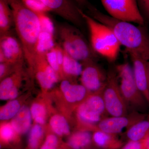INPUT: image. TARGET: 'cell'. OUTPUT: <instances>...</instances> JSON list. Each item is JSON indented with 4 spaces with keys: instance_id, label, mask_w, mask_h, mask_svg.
Returning <instances> with one entry per match:
<instances>
[{
    "instance_id": "obj_7",
    "label": "cell",
    "mask_w": 149,
    "mask_h": 149,
    "mask_svg": "<svg viewBox=\"0 0 149 149\" xmlns=\"http://www.w3.org/2000/svg\"><path fill=\"white\" fill-rule=\"evenodd\" d=\"M110 16L144 25L145 21L136 0H100Z\"/></svg>"
},
{
    "instance_id": "obj_8",
    "label": "cell",
    "mask_w": 149,
    "mask_h": 149,
    "mask_svg": "<svg viewBox=\"0 0 149 149\" xmlns=\"http://www.w3.org/2000/svg\"><path fill=\"white\" fill-rule=\"evenodd\" d=\"M83 65L80 75L81 84L91 93L104 91L106 85L107 74L95 60L81 63Z\"/></svg>"
},
{
    "instance_id": "obj_37",
    "label": "cell",
    "mask_w": 149,
    "mask_h": 149,
    "mask_svg": "<svg viewBox=\"0 0 149 149\" xmlns=\"http://www.w3.org/2000/svg\"><path fill=\"white\" fill-rule=\"evenodd\" d=\"M92 147V146H91V147H90V148H88L85 149H92V148H93V147Z\"/></svg>"
},
{
    "instance_id": "obj_11",
    "label": "cell",
    "mask_w": 149,
    "mask_h": 149,
    "mask_svg": "<svg viewBox=\"0 0 149 149\" xmlns=\"http://www.w3.org/2000/svg\"><path fill=\"white\" fill-rule=\"evenodd\" d=\"M34 74L43 90L48 91L60 80L58 75L48 63L45 54L37 52L35 57Z\"/></svg>"
},
{
    "instance_id": "obj_9",
    "label": "cell",
    "mask_w": 149,
    "mask_h": 149,
    "mask_svg": "<svg viewBox=\"0 0 149 149\" xmlns=\"http://www.w3.org/2000/svg\"><path fill=\"white\" fill-rule=\"evenodd\" d=\"M148 115L146 113L134 110L123 116L106 117L97 123V131L118 135L124 128L127 129L144 119Z\"/></svg>"
},
{
    "instance_id": "obj_13",
    "label": "cell",
    "mask_w": 149,
    "mask_h": 149,
    "mask_svg": "<svg viewBox=\"0 0 149 149\" xmlns=\"http://www.w3.org/2000/svg\"><path fill=\"white\" fill-rule=\"evenodd\" d=\"M60 88L65 100L72 105L75 109L85 101L91 93L82 84L68 79L62 80Z\"/></svg>"
},
{
    "instance_id": "obj_21",
    "label": "cell",
    "mask_w": 149,
    "mask_h": 149,
    "mask_svg": "<svg viewBox=\"0 0 149 149\" xmlns=\"http://www.w3.org/2000/svg\"><path fill=\"white\" fill-rule=\"evenodd\" d=\"M64 50V49H63ZM83 70L82 63L64 50L62 70L64 79L74 80L80 76Z\"/></svg>"
},
{
    "instance_id": "obj_22",
    "label": "cell",
    "mask_w": 149,
    "mask_h": 149,
    "mask_svg": "<svg viewBox=\"0 0 149 149\" xmlns=\"http://www.w3.org/2000/svg\"><path fill=\"white\" fill-rule=\"evenodd\" d=\"M103 93V91L90 93L83 103L88 109L104 118L109 114L106 108Z\"/></svg>"
},
{
    "instance_id": "obj_24",
    "label": "cell",
    "mask_w": 149,
    "mask_h": 149,
    "mask_svg": "<svg viewBox=\"0 0 149 149\" xmlns=\"http://www.w3.org/2000/svg\"><path fill=\"white\" fill-rule=\"evenodd\" d=\"M49 125L53 132L59 136H69L71 134L70 127L65 117L56 114L51 118Z\"/></svg>"
},
{
    "instance_id": "obj_14",
    "label": "cell",
    "mask_w": 149,
    "mask_h": 149,
    "mask_svg": "<svg viewBox=\"0 0 149 149\" xmlns=\"http://www.w3.org/2000/svg\"><path fill=\"white\" fill-rule=\"evenodd\" d=\"M23 61L19 64L17 68L13 74L1 81L0 99L1 100H15L18 95L19 88L23 76Z\"/></svg>"
},
{
    "instance_id": "obj_2",
    "label": "cell",
    "mask_w": 149,
    "mask_h": 149,
    "mask_svg": "<svg viewBox=\"0 0 149 149\" xmlns=\"http://www.w3.org/2000/svg\"><path fill=\"white\" fill-rule=\"evenodd\" d=\"M12 11L15 31L32 74H34L41 24L38 14L27 7L22 0H7Z\"/></svg>"
},
{
    "instance_id": "obj_20",
    "label": "cell",
    "mask_w": 149,
    "mask_h": 149,
    "mask_svg": "<svg viewBox=\"0 0 149 149\" xmlns=\"http://www.w3.org/2000/svg\"><path fill=\"white\" fill-rule=\"evenodd\" d=\"M125 136L128 141H142L149 136V114L143 120L126 129Z\"/></svg>"
},
{
    "instance_id": "obj_34",
    "label": "cell",
    "mask_w": 149,
    "mask_h": 149,
    "mask_svg": "<svg viewBox=\"0 0 149 149\" xmlns=\"http://www.w3.org/2000/svg\"><path fill=\"white\" fill-rule=\"evenodd\" d=\"M147 80H148V90L149 95V61L147 62Z\"/></svg>"
},
{
    "instance_id": "obj_30",
    "label": "cell",
    "mask_w": 149,
    "mask_h": 149,
    "mask_svg": "<svg viewBox=\"0 0 149 149\" xmlns=\"http://www.w3.org/2000/svg\"><path fill=\"white\" fill-rule=\"evenodd\" d=\"M59 140L55 134H49L46 137L40 149H58Z\"/></svg>"
},
{
    "instance_id": "obj_16",
    "label": "cell",
    "mask_w": 149,
    "mask_h": 149,
    "mask_svg": "<svg viewBox=\"0 0 149 149\" xmlns=\"http://www.w3.org/2000/svg\"><path fill=\"white\" fill-rule=\"evenodd\" d=\"M93 144L99 149H120L124 142L118 139L117 135L96 131L93 133Z\"/></svg>"
},
{
    "instance_id": "obj_19",
    "label": "cell",
    "mask_w": 149,
    "mask_h": 149,
    "mask_svg": "<svg viewBox=\"0 0 149 149\" xmlns=\"http://www.w3.org/2000/svg\"><path fill=\"white\" fill-rule=\"evenodd\" d=\"M63 54L64 50L58 44L45 54L48 63L58 74L60 80L64 79L62 70Z\"/></svg>"
},
{
    "instance_id": "obj_28",
    "label": "cell",
    "mask_w": 149,
    "mask_h": 149,
    "mask_svg": "<svg viewBox=\"0 0 149 149\" xmlns=\"http://www.w3.org/2000/svg\"><path fill=\"white\" fill-rule=\"evenodd\" d=\"M1 139L5 143H9L14 140L17 134L10 123H3L0 129Z\"/></svg>"
},
{
    "instance_id": "obj_31",
    "label": "cell",
    "mask_w": 149,
    "mask_h": 149,
    "mask_svg": "<svg viewBox=\"0 0 149 149\" xmlns=\"http://www.w3.org/2000/svg\"><path fill=\"white\" fill-rule=\"evenodd\" d=\"M149 141V136L142 141H128L120 149H146Z\"/></svg>"
},
{
    "instance_id": "obj_6",
    "label": "cell",
    "mask_w": 149,
    "mask_h": 149,
    "mask_svg": "<svg viewBox=\"0 0 149 149\" xmlns=\"http://www.w3.org/2000/svg\"><path fill=\"white\" fill-rule=\"evenodd\" d=\"M106 85L103 96L107 111L111 116H123L128 113V107L120 91L118 76L115 68L107 72Z\"/></svg>"
},
{
    "instance_id": "obj_33",
    "label": "cell",
    "mask_w": 149,
    "mask_h": 149,
    "mask_svg": "<svg viewBox=\"0 0 149 149\" xmlns=\"http://www.w3.org/2000/svg\"><path fill=\"white\" fill-rule=\"evenodd\" d=\"M77 3L80 6V7H85L86 8L91 5V4L89 3L88 0H72Z\"/></svg>"
},
{
    "instance_id": "obj_18",
    "label": "cell",
    "mask_w": 149,
    "mask_h": 149,
    "mask_svg": "<svg viewBox=\"0 0 149 149\" xmlns=\"http://www.w3.org/2000/svg\"><path fill=\"white\" fill-rule=\"evenodd\" d=\"M86 130H77L69 136L66 146L69 149H85L93 146V133Z\"/></svg>"
},
{
    "instance_id": "obj_17",
    "label": "cell",
    "mask_w": 149,
    "mask_h": 149,
    "mask_svg": "<svg viewBox=\"0 0 149 149\" xmlns=\"http://www.w3.org/2000/svg\"><path fill=\"white\" fill-rule=\"evenodd\" d=\"M32 118L30 108L27 106L22 107L10 123L18 135H24L32 127Z\"/></svg>"
},
{
    "instance_id": "obj_1",
    "label": "cell",
    "mask_w": 149,
    "mask_h": 149,
    "mask_svg": "<svg viewBox=\"0 0 149 149\" xmlns=\"http://www.w3.org/2000/svg\"><path fill=\"white\" fill-rule=\"evenodd\" d=\"M87 10L88 15L111 29L128 54H137L149 61V35L144 25L136 26L132 22L115 18L91 4Z\"/></svg>"
},
{
    "instance_id": "obj_27",
    "label": "cell",
    "mask_w": 149,
    "mask_h": 149,
    "mask_svg": "<svg viewBox=\"0 0 149 149\" xmlns=\"http://www.w3.org/2000/svg\"><path fill=\"white\" fill-rule=\"evenodd\" d=\"M32 118L35 123L43 125L47 120V111L45 105L42 103L35 102L30 108Z\"/></svg>"
},
{
    "instance_id": "obj_36",
    "label": "cell",
    "mask_w": 149,
    "mask_h": 149,
    "mask_svg": "<svg viewBox=\"0 0 149 149\" xmlns=\"http://www.w3.org/2000/svg\"><path fill=\"white\" fill-rule=\"evenodd\" d=\"M92 149H99L98 148H96V147L94 146V147H93V148H92Z\"/></svg>"
},
{
    "instance_id": "obj_12",
    "label": "cell",
    "mask_w": 149,
    "mask_h": 149,
    "mask_svg": "<svg viewBox=\"0 0 149 149\" xmlns=\"http://www.w3.org/2000/svg\"><path fill=\"white\" fill-rule=\"evenodd\" d=\"M24 59L19 40L10 33L0 37V63H17Z\"/></svg>"
},
{
    "instance_id": "obj_10",
    "label": "cell",
    "mask_w": 149,
    "mask_h": 149,
    "mask_svg": "<svg viewBox=\"0 0 149 149\" xmlns=\"http://www.w3.org/2000/svg\"><path fill=\"white\" fill-rule=\"evenodd\" d=\"M52 12L76 27L82 28L85 21L80 14V7L72 0H41Z\"/></svg>"
},
{
    "instance_id": "obj_26",
    "label": "cell",
    "mask_w": 149,
    "mask_h": 149,
    "mask_svg": "<svg viewBox=\"0 0 149 149\" xmlns=\"http://www.w3.org/2000/svg\"><path fill=\"white\" fill-rule=\"evenodd\" d=\"M44 136L42 125L35 123L29 130L28 137L29 149H37L40 147Z\"/></svg>"
},
{
    "instance_id": "obj_35",
    "label": "cell",
    "mask_w": 149,
    "mask_h": 149,
    "mask_svg": "<svg viewBox=\"0 0 149 149\" xmlns=\"http://www.w3.org/2000/svg\"><path fill=\"white\" fill-rule=\"evenodd\" d=\"M146 149H149V141L148 143V145H147Z\"/></svg>"
},
{
    "instance_id": "obj_15",
    "label": "cell",
    "mask_w": 149,
    "mask_h": 149,
    "mask_svg": "<svg viewBox=\"0 0 149 149\" xmlns=\"http://www.w3.org/2000/svg\"><path fill=\"white\" fill-rule=\"evenodd\" d=\"M128 54L133 64L132 68L136 84L149 103V95L147 75V65L148 61L137 54Z\"/></svg>"
},
{
    "instance_id": "obj_23",
    "label": "cell",
    "mask_w": 149,
    "mask_h": 149,
    "mask_svg": "<svg viewBox=\"0 0 149 149\" xmlns=\"http://www.w3.org/2000/svg\"><path fill=\"white\" fill-rule=\"evenodd\" d=\"M13 25V15L8 2L0 0V37L10 33Z\"/></svg>"
},
{
    "instance_id": "obj_3",
    "label": "cell",
    "mask_w": 149,
    "mask_h": 149,
    "mask_svg": "<svg viewBox=\"0 0 149 149\" xmlns=\"http://www.w3.org/2000/svg\"><path fill=\"white\" fill-rule=\"evenodd\" d=\"M79 11L88 27L90 44L93 51L109 62L116 60L121 45L113 31L107 25L84 12L81 8Z\"/></svg>"
},
{
    "instance_id": "obj_25",
    "label": "cell",
    "mask_w": 149,
    "mask_h": 149,
    "mask_svg": "<svg viewBox=\"0 0 149 149\" xmlns=\"http://www.w3.org/2000/svg\"><path fill=\"white\" fill-rule=\"evenodd\" d=\"M20 102L18 100H10L0 110V119L7 120L12 119L19 111L22 107Z\"/></svg>"
},
{
    "instance_id": "obj_4",
    "label": "cell",
    "mask_w": 149,
    "mask_h": 149,
    "mask_svg": "<svg viewBox=\"0 0 149 149\" xmlns=\"http://www.w3.org/2000/svg\"><path fill=\"white\" fill-rule=\"evenodd\" d=\"M56 31L59 45L73 58L81 63L89 60L96 59L97 54L76 26L61 24L57 26Z\"/></svg>"
},
{
    "instance_id": "obj_32",
    "label": "cell",
    "mask_w": 149,
    "mask_h": 149,
    "mask_svg": "<svg viewBox=\"0 0 149 149\" xmlns=\"http://www.w3.org/2000/svg\"><path fill=\"white\" fill-rule=\"evenodd\" d=\"M142 8L149 17V0H139Z\"/></svg>"
},
{
    "instance_id": "obj_5",
    "label": "cell",
    "mask_w": 149,
    "mask_h": 149,
    "mask_svg": "<svg viewBox=\"0 0 149 149\" xmlns=\"http://www.w3.org/2000/svg\"><path fill=\"white\" fill-rule=\"evenodd\" d=\"M115 70L120 79V91L128 107L144 113L149 104L136 84L132 67L124 63L116 65Z\"/></svg>"
},
{
    "instance_id": "obj_29",
    "label": "cell",
    "mask_w": 149,
    "mask_h": 149,
    "mask_svg": "<svg viewBox=\"0 0 149 149\" xmlns=\"http://www.w3.org/2000/svg\"><path fill=\"white\" fill-rule=\"evenodd\" d=\"M27 7L37 13H47L49 8L41 0H22Z\"/></svg>"
}]
</instances>
